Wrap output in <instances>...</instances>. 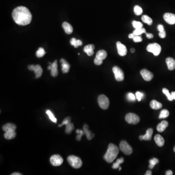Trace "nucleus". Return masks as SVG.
I'll return each mask as SVG.
<instances>
[{
  "label": "nucleus",
  "mask_w": 175,
  "mask_h": 175,
  "mask_svg": "<svg viewBox=\"0 0 175 175\" xmlns=\"http://www.w3.org/2000/svg\"><path fill=\"white\" fill-rule=\"evenodd\" d=\"M133 41L135 42H140L143 41L142 38L139 36H135L133 38Z\"/></svg>",
  "instance_id": "43"
},
{
  "label": "nucleus",
  "mask_w": 175,
  "mask_h": 175,
  "mask_svg": "<svg viewBox=\"0 0 175 175\" xmlns=\"http://www.w3.org/2000/svg\"><path fill=\"white\" fill-rule=\"evenodd\" d=\"M62 27L66 33L67 34H71L73 33V27L70 23L67 22H64L62 23Z\"/></svg>",
  "instance_id": "20"
},
{
  "label": "nucleus",
  "mask_w": 175,
  "mask_h": 175,
  "mask_svg": "<svg viewBox=\"0 0 175 175\" xmlns=\"http://www.w3.org/2000/svg\"><path fill=\"white\" fill-rule=\"evenodd\" d=\"M168 125V123L166 121H162L160 124H158L157 127V129L159 132H162L165 131Z\"/></svg>",
  "instance_id": "22"
},
{
  "label": "nucleus",
  "mask_w": 175,
  "mask_h": 175,
  "mask_svg": "<svg viewBox=\"0 0 175 175\" xmlns=\"http://www.w3.org/2000/svg\"><path fill=\"white\" fill-rule=\"evenodd\" d=\"M76 133L77 134V141H80L82 136L84 135V131L82 130H80V129H77V131H76Z\"/></svg>",
  "instance_id": "39"
},
{
  "label": "nucleus",
  "mask_w": 175,
  "mask_h": 175,
  "mask_svg": "<svg viewBox=\"0 0 175 175\" xmlns=\"http://www.w3.org/2000/svg\"><path fill=\"white\" fill-rule=\"evenodd\" d=\"M155 141L156 144L160 147H162L164 144V140L160 134H157L154 137Z\"/></svg>",
  "instance_id": "21"
},
{
  "label": "nucleus",
  "mask_w": 175,
  "mask_h": 175,
  "mask_svg": "<svg viewBox=\"0 0 175 175\" xmlns=\"http://www.w3.org/2000/svg\"><path fill=\"white\" fill-rule=\"evenodd\" d=\"M158 30L159 32H162V31H165L164 29V26L161 25V24H159L158 26Z\"/></svg>",
  "instance_id": "46"
},
{
  "label": "nucleus",
  "mask_w": 175,
  "mask_h": 175,
  "mask_svg": "<svg viewBox=\"0 0 175 175\" xmlns=\"http://www.w3.org/2000/svg\"><path fill=\"white\" fill-rule=\"evenodd\" d=\"M164 21L168 24L173 25L175 24V14L170 13H166L164 14Z\"/></svg>",
  "instance_id": "13"
},
{
  "label": "nucleus",
  "mask_w": 175,
  "mask_h": 175,
  "mask_svg": "<svg viewBox=\"0 0 175 175\" xmlns=\"http://www.w3.org/2000/svg\"><path fill=\"white\" fill-rule=\"evenodd\" d=\"M169 115V113L168 110H161V112L160 113L158 118L160 119H164L167 117Z\"/></svg>",
  "instance_id": "31"
},
{
  "label": "nucleus",
  "mask_w": 175,
  "mask_h": 175,
  "mask_svg": "<svg viewBox=\"0 0 175 175\" xmlns=\"http://www.w3.org/2000/svg\"><path fill=\"white\" fill-rule=\"evenodd\" d=\"M95 47L94 45H87L86 46H85L84 48V51L88 55V56H92L94 54L93 50L95 49Z\"/></svg>",
  "instance_id": "15"
},
{
  "label": "nucleus",
  "mask_w": 175,
  "mask_h": 175,
  "mask_svg": "<svg viewBox=\"0 0 175 175\" xmlns=\"http://www.w3.org/2000/svg\"><path fill=\"white\" fill-rule=\"evenodd\" d=\"M46 113L52 121L53 122L55 123H56V122H57V119L55 118V117L54 116V114L52 113L51 111H50V110H47L46 111Z\"/></svg>",
  "instance_id": "36"
},
{
  "label": "nucleus",
  "mask_w": 175,
  "mask_h": 175,
  "mask_svg": "<svg viewBox=\"0 0 175 175\" xmlns=\"http://www.w3.org/2000/svg\"><path fill=\"white\" fill-rule=\"evenodd\" d=\"M119 152V148L116 146L113 143H110L107 151L104 156V158L107 162L111 163L116 158Z\"/></svg>",
  "instance_id": "2"
},
{
  "label": "nucleus",
  "mask_w": 175,
  "mask_h": 175,
  "mask_svg": "<svg viewBox=\"0 0 175 175\" xmlns=\"http://www.w3.org/2000/svg\"><path fill=\"white\" fill-rule=\"evenodd\" d=\"M107 56V53L105 50H101L98 51L96 53V59H98L99 60L103 61L104 59H105Z\"/></svg>",
  "instance_id": "24"
},
{
  "label": "nucleus",
  "mask_w": 175,
  "mask_h": 175,
  "mask_svg": "<svg viewBox=\"0 0 175 175\" xmlns=\"http://www.w3.org/2000/svg\"><path fill=\"white\" fill-rule=\"evenodd\" d=\"M152 175V172L150 170H148L146 171V175Z\"/></svg>",
  "instance_id": "49"
},
{
  "label": "nucleus",
  "mask_w": 175,
  "mask_h": 175,
  "mask_svg": "<svg viewBox=\"0 0 175 175\" xmlns=\"http://www.w3.org/2000/svg\"><path fill=\"white\" fill-rule=\"evenodd\" d=\"M127 98L128 100L131 101H134L135 100L136 97L132 93H128L127 95Z\"/></svg>",
  "instance_id": "42"
},
{
  "label": "nucleus",
  "mask_w": 175,
  "mask_h": 175,
  "mask_svg": "<svg viewBox=\"0 0 175 175\" xmlns=\"http://www.w3.org/2000/svg\"><path fill=\"white\" fill-rule=\"evenodd\" d=\"M83 131L84 133V135H86L87 139L89 140L92 139V138L95 136V135L92 134V132L89 130L88 125H87L86 124H85L83 126Z\"/></svg>",
  "instance_id": "19"
},
{
  "label": "nucleus",
  "mask_w": 175,
  "mask_h": 175,
  "mask_svg": "<svg viewBox=\"0 0 175 175\" xmlns=\"http://www.w3.org/2000/svg\"><path fill=\"white\" fill-rule=\"evenodd\" d=\"M71 121V117H67L64 119V120L62 122V124L61 125H59V127H62L63 125H67L69 123H70Z\"/></svg>",
  "instance_id": "40"
},
{
  "label": "nucleus",
  "mask_w": 175,
  "mask_h": 175,
  "mask_svg": "<svg viewBox=\"0 0 175 175\" xmlns=\"http://www.w3.org/2000/svg\"><path fill=\"white\" fill-rule=\"evenodd\" d=\"M113 73L115 78L117 81H122L124 79V74L123 71L117 66H114L113 68Z\"/></svg>",
  "instance_id": "8"
},
{
  "label": "nucleus",
  "mask_w": 175,
  "mask_h": 175,
  "mask_svg": "<svg viewBox=\"0 0 175 175\" xmlns=\"http://www.w3.org/2000/svg\"><path fill=\"white\" fill-rule=\"evenodd\" d=\"M162 92L166 95V97H167V99L169 101H172L174 100L173 98L172 95L171 94H170L168 89L166 88H164L162 89Z\"/></svg>",
  "instance_id": "32"
},
{
  "label": "nucleus",
  "mask_w": 175,
  "mask_h": 175,
  "mask_svg": "<svg viewBox=\"0 0 175 175\" xmlns=\"http://www.w3.org/2000/svg\"><path fill=\"white\" fill-rule=\"evenodd\" d=\"M117 49L118 53L120 56H124L127 55L128 50L125 45L123 44L120 41L116 42Z\"/></svg>",
  "instance_id": "11"
},
{
  "label": "nucleus",
  "mask_w": 175,
  "mask_h": 175,
  "mask_svg": "<svg viewBox=\"0 0 175 175\" xmlns=\"http://www.w3.org/2000/svg\"><path fill=\"white\" fill-rule=\"evenodd\" d=\"M71 44L74 46L75 48H77L78 46H81L82 45V42L80 40H76V38H72L71 39Z\"/></svg>",
  "instance_id": "27"
},
{
  "label": "nucleus",
  "mask_w": 175,
  "mask_h": 175,
  "mask_svg": "<svg viewBox=\"0 0 175 175\" xmlns=\"http://www.w3.org/2000/svg\"><path fill=\"white\" fill-rule=\"evenodd\" d=\"M134 13L136 15L140 16L142 15L143 13V9L139 5H135L134 8Z\"/></svg>",
  "instance_id": "34"
},
{
  "label": "nucleus",
  "mask_w": 175,
  "mask_h": 175,
  "mask_svg": "<svg viewBox=\"0 0 175 175\" xmlns=\"http://www.w3.org/2000/svg\"><path fill=\"white\" fill-rule=\"evenodd\" d=\"M166 175H173V172L171 170H168L166 172Z\"/></svg>",
  "instance_id": "48"
},
{
  "label": "nucleus",
  "mask_w": 175,
  "mask_h": 175,
  "mask_svg": "<svg viewBox=\"0 0 175 175\" xmlns=\"http://www.w3.org/2000/svg\"><path fill=\"white\" fill-rule=\"evenodd\" d=\"M153 132V130L152 128H148L146 131V134L144 135H141L139 136V139L141 141L145 140V141H150L152 138V134Z\"/></svg>",
  "instance_id": "14"
},
{
  "label": "nucleus",
  "mask_w": 175,
  "mask_h": 175,
  "mask_svg": "<svg viewBox=\"0 0 175 175\" xmlns=\"http://www.w3.org/2000/svg\"><path fill=\"white\" fill-rule=\"evenodd\" d=\"M135 95L136 98L138 100V101H139V102L141 101V100L143 98V96H144L143 93L140 92H136Z\"/></svg>",
  "instance_id": "41"
},
{
  "label": "nucleus",
  "mask_w": 175,
  "mask_h": 175,
  "mask_svg": "<svg viewBox=\"0 0 175 175\" xmlns=\"http://www.w3.org/2000/svg\"><path fill=\"white\" fill-rule=\"evenodd\" d=\"M51 74L53 77H56L58 75V63L57 60H55L54 62L51 64Z\"/></svg>",
  "instance_id": "17"
},
{
  "label": "nucleus",
  "mask_w": 175,
  "mask_h": 175,
  "mask_svg": "<svg viewBox=\"0 0 175 175\" xmlns=\"http://www.w3.org/2000/svg\"><path fill=\"white\" fill-rule=\"evenodd\" d=\"M45 53H46L45 52L44 49L43 48L41 47L38 49V50L36 52V56L38 58H42L45 54Z\"/></svg>",
  "instance_id": "35"
},
{
  "label": "nucleus",
  "mask_w": 175,
  "mask_h": 175,
  "mask_svg": "<svg viewBox=\"0 0 175 175\" xmlns=\"http://www.w3.org/2000/svg\"><path fill=\"white\" fill-rule=\"evenodd\" d=\"M50 162L54 166H60L63 161V159L59 155H54L50 159Z\"/></svg>",
  "instance_id": "9"
},
{
  "label": "nucleus",
  "mask_w": 175,
  "mask_h": 175,
  "mask_svg": "<svg viewBox=\"0 0 175 175\" xmlns=\"http://www.w3.org/2000/svg\"><path fill=\"white\" fill-rule=\"evenodd\" d=\"M12 15L14 22L19 26H26L32 21V14L26 7L21 6L15 8Z\"/></svg>",
  "instance_id": "1"
},
{
  "label": "nucleus",
  "mask_w": 175,
  "mask_h": 175,
  "mask_svg": "<svg viewBox=\"0 0 175 175\" xmlns=\"http://www.w3.org/2000/svg\"><path fill=\"white\" fill-rule=\"evenodd\" d=\"M74 129V126L73 123H69L67 125H66L65 132L67 134H71Z\"/></svg>",
  "instance_id": "33"
},
{
  "label": "nucleus",
  "mask_w": 175,
  "mask_h": 175,
  "mask_svg": "<svg viewBox=\"0 0 175 175\" xmlns=\"http://www.w3.org/2000/svg\"><path fill=\"white\" fill-rule=\"evenodd\" d=\"M140 74L144 80L146 81H149L153 78V74L146 69H143L141 70Z\"/></svg>",
  "instance_id": "12"
},
{
  "label": "nucleus",
  "mask_w": 175,
  "mask_h": 175,
  "mask_svg": "<svg viewBox=\"0 0 175 175\" xmlns=\"http://www.w3.org/2000/svg\"><path fill=\"white\" fill-rule=\"evenodd\" d=\"M146 50L148 52L152 53L155 56H157L161 52V48L160 45L157 43L150 44L147 45Z\"/></svg>",
  "instance_id": "4"
},
{
  "label": "nucleus",
  "mask_w": 175,
  "mask_h": 175,
  "mask_svg": "<svg viewBox=\"0 0 175 175\" xmlns=\"http://www.w3.org/2000/svg\"><path fill=\"white\" fill-rule=\"evenodd\" d=\"M146 37H147V38H149V39H151V38H153V35L152 34L147 33H146Z\"/></svg>",
  "instance_id": "47"
},
{
  "label": "nucleus",
  "mask_w": 175,
  "mask_h": 175,
  "mask_svg": "<svg viewBox=\"0 0 175 175\" xmlns=\"http://www.w3.org/2000/svg\"><path fill=\"white\" fill-rule=\"evenodd\" d=\"M16 136V133L15 131H9L5 132L4 137L7 140H11L14 139Z\"/></svg>",
  "instance_id": "26"
},
{
  "label": "nucleus",
  "mask_w": 175,
  "mask_h": 175,
  "mask_svg": "<svg viewBox=\"0 0 175 175\" xmlns=\"http://www.w3.org/2000/svg\"><path fill=\"white\" fill-rule=\"evenodd\" d=\"M158 36L161 38H165L166 37V32H165V31L160 32L158 34Z\"/></svg>",
  "instance_id": "45"
},
{
  "label": "nucleus",
  "mask_w": 175,
  "mask_h": 175,
  "mask_svg": "<svg viewBox=\"0 0 175 175\" xmlns=\"http://www.w3.org/2000/svg\"><path fill=\"white\" fill-rule=\"evenodd\" d=\"M125 121L128 124H138L140 122V118L138 115L132 113H129L127 114L125 117Z\"/></svg>",
  "instance_id": "7"
},
{
  "label": "nucleus",
  "mask_w": 175,
  "mask_h": 175,
  "mask_svg": "<svg viewBox=\"0 0 175 175\" xmlns=\"http://www.w3.org/2000/svg\"><path fill=\"white\" fill-rule=\"evenodd\" d=\"M142 20L144 23H147L149 26H151L153 23L152 19L147 15L143 16L142 17Z\"/></svg>",
  "instance_id": "28"
},
{
  "label": "nucleus",
  "mask_w": 175,
  "mask_h": 175,
  "mask_svg": "<svg viewBox=\"0 0 175 175\" xmlns=\"http://www.w3.org/2000/svg\"><path fill=\"white\" fill-rule=\"evenodd\" d=\"M131 52L133 53L135 52V49L133 48H132L131 49Z\"/></svg>",
  "instance_id": "53"
},
{
  "label": "nucleus",
  "mask_w": 175,
  "mask_h": 175,
  "mask_svg": "<svg viewBox=\"0 0 175 175\" xmlns=\"http://www.w3.org/2000/svg\"><path fill=\"white\" fill-rule=\"evenodd\" d=\"M174 152H175V147H174Z\"/></svg>",
  "instance_id": "55"
},
{
  "label": "nucleus",
  "mask_w": 175,
  "mask_h": 175,
  "mask_svg": "<svg viewBox=\"0 0 175 175\" xmlns=\"http://www.w3.org/2000/svg\"><path fill=\"white\" fill-rule=\"evenodd\" d=\"M62 63V71L63 73H67L69 72L70 68V65L64 59H61L60 61Z\"/></svg>",
  "instance_id": "16"
},
{
  "label": "nucleus",
  "mask_w": 175,
  "mask_h": 175,
  "mask_svg": "<svg viewBox=\"0 0 175 175\" xmlns=\"http://www.w3.org/2000/svg\"><path fill=\"white\" fill-rule=\"evenodd\" d=\"M120 149L125 155H129L133 152L131 146L126 141H123L120 143Z\"/></svg>",
  "instance_id": "6"
},
{
  "label": "nucleus",
  "mask_w": 175,
  "mask_h": 175,
  "mask_svg": "<svg viewBox=\"0 0 175 175\" xmlns=\"http://www.w3.org/2000/svg\"><path fill=\"white\" fill-rule=\"evenodd\" d=\"M166 63L169 70L173 71L175 69V60L173 58H167Z\"/></svg>",
  "instance_id": "18"
},
{
  "label": "nucleus",
  "mask_w": 175,
  "mask_h": 175,
  "mask_svg": "<svg viewBox=\"0 0 175 175\" xmlns=\"http://www.w3.org/2000/svg\"><path fill=\"white\" fill-rule=\"evenodd\" d=\"M134 36H135V35H134L133 33L130 34L128 35V38H133L134 37Z\"/></svg>",
  "instance_id": "50"
},
{
  "label": "nucleus",
  "mask_w": 175,
  "mask_h": 175,
  "mask_svg": "<svg viewBox=\"0 0 175 175\" xmlns=\"http://www.w3.org/2000/svg\"><path fill=\"white\" fill-rule=\"evenodd\" d=\"M28 69L29 70L34 71L36 74V77L37 78H39L42 75L43 71L40 65H31L28 66Z\"/></svg>",
  "instance_id": "10"
},
{
  "label": "nucleus",
  "mask_w": 175,
  "mask_h": 175,
  "mask_svg": "<svg viewBox=\"0 0 175 175\" xmlns=\"http://www.w3.org/2000/svg\"><path fill=\"white\" fill-rule=\"evenodd\" d=\"M119 170H120V171L121 170V167H120L119 168Z\"/></svg>",
  "instance_id": "54"
},
{
  "label": "nucleus",
  "mask_w": 175,
  "mask_h": 175,
  "mask_svg": "<svg viewBox=\"0 0 175 175\" xmlns=\"http://www.w3.org/2000/svg\"><path fill=\"white\" fill-rule=\"evenodd\" d=\"M94 63L96 65H100L102 64L103 61H101V60H99L98 59L95 58Z\"/></svg>",
  "instance_id": "44"
},
{
  "label": "nucleus",
  "mask_w": 175,
  "mask_h": 175,
  "mask_svg": "<svg viewBox=\"0 0 175 175\" xmlns=\"http://www.w3.org/2000/svg\"><path fill=\"white\" fill-rule=\"evenodd\" d=\"M150 106L153 110H157L161 109L162 105L161 103L158 102L156 100H152L150 103Z\"/></svg>",
  "instance_id": "25"
},
{
  "label": "nucleus",
  "mask_w": 175,
  "mask_h": 175,
  "mask_svg": "<svg viewBox=\"0 0 175 175\" xmlns=\"http://www.w3.org/2000/svg\"><path fill=\"white\" fill-rule=\"evenodd\" d=\"M68 163L71 166L76 169L79 168L82 165V161L77 156L71 155L67 158Z\"/></svg>",
  "instance_id": "3"
},
{
  "label": "nucleus",
  "mask_w": 175,
  "mask_h": 175,
  "mask_svg": "<svg viewBox=\"0 0 175 175\" xmlns=\"http://www.w3.org/2000/svg\"><path fill=\"white\" fill-rule=\"evenodd\" d=\"M98 102L99 106L103 110H107L109 107L110 101L105 95H102L99 96L98 98Z\"/></svg>",
  "instance_id": "5"
},
{
  "label": "nucleus",
  "mask_w": 175,
  "mask_h": 175,
  "mask_svg": "<svg viewBox=\"0 0 175 175\" xmlns=\"http://www.w3.org/2000/svg\"><path fill=\"white\" fill-rule=\"evenodd\" d=\"M172 95L173 98L174 100H175V92H172L171 93Z\"/></svg>",
  "instance_id": "52"
},
{
  "label": "nucleus",
  "mask_w": 175,
  "mask_h": 175,
  "mask_svg": "<svg viewBox=\"0 0 175 175\" xmlns=\"http://www.w3.org/2000/svg\"><path fill=\"white\" fill-rule=\"evenodd\" d=\"M143 33H146V29L143 27L139 29H135L133 32V34L135 36H140Z\"/></svg>",
  "instance_id": "30"
},
{
  "label": "nucleus",
  "mask_w": 175,
  "mask_h": 175,
  "mask_svg": "<svg viewBox=\"0 0 175 175\" xmlns=\"http://www.w3.org/2000/svg\"><path fill=\"white\" fill-rule=\"evenodd\" d=\"M22 175L21 173H13L12 174H11V175Z\"/></svg>",
  "instance_id": "51"
},
{
  "label": "nucleus",
  "mask_w": 175,
  "mask_h": 175,
  "mask_svg": "<svg viewBox=\"0 0 175 175\" xmlns=\"http://www.w3.org/2000/svg\"><path fill=\"white\" fill-rule=\"evenodd\" d=\"M124 160L123 158H118L117 160L116 161L114 162L113 164V169H116L119 168L120 167V164L124 162Z\"/></svg>",
  "instance_id": "29"
},
{
  "label": "nucleus",
  "mask_w": 175,
  "mask_h": 175,
  "mask_svg": "<svg viewBox=\"0 0 175 175\" xmlns=\"http://www.w3.org/2000/svg\"><path fill=\"white\" fill-rule=\"evenodd\" d=\"M2 128L3 131L5 132L15 131L16 129V126L12 123H8L3 125Z\"/></svg>",
  "instance_id": "23"
},
{
  "label": "nucleus",
  "mask_w": 175,
  "mask_h": 175,
  "mask_svg": "<svg viewBox=\"0 0 175 175\" xmlns=\"http://www.w3.org/2000/svg\"><path fill=\"white\" fill-rule=\"evenodd\" d=\"M132 26L135 29H139L141 28L143 26V24L141 23V22H137V21H134L132 23Z\"/></svg>",
  "instance_id": "38"
},
{
  "label": "nucleus",
  "mask_w": 175,
  "mask_h": 175,
  "mask_svg": "<svg viewBox=\"0 0 175 175\" xmlns=\"http://www.w3.org/2000/svg\"><path fill=\"white\" fill-rule=\"evenodd\" d=\"M158 160L157 158H153L151 159L149 161V168L150 169L153 168L155 165L158 164Z\"/></svg>",
  "instance_id": "37"
}]
</instances>
